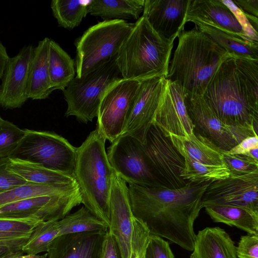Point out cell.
I'll use <instances>...</instances> for the list:
<instances>
[{"instance_id": "bcb514c9", "label": "cell", "mask_w": 258, "mask_h": 258, "mask_svg": "<svg viewBox=\"0 0 258 258\" xmlns=\"http://www.w3.org/2000/svg\"><path fill=\"white\" fill-rule=\"evenodd\" d=\"M232 1L247 15L257 18L258 0H234Z\"/></svg>"}, {"instance_id": "3957f363", "label": "cell", "mask_w": 258, "mask_h": 258, "mask_svg": "<svg viewBox=\"0 0 258 258\" xmlns=\"http://www.w3.org/2000/svg\"><path fill=\"white\" fill-rule=\"evenodd\" d=\"M178 38L165 79L177 83L185 93L203 95L219 66L233 55L196 27Z\"/></svg>"}, {"instance_id": "ab89813d", "label": "cell", "mask_w": 258, "mask_h": 258, "mask_svg": "<svg viewBox=\"0 0 258 258\" xmlns=\"http://www.w3.org/2000/svg\"><path fill=\"white\" fill-rule=\"evenodd\" d=\"M8 160L0 159V194L28 182L8 169Z\"/></svg>"}, {"instance_id": "681fc988", "label": "cell", "mask_w": 258, "mask_h": 258, "mask_svg": "<svg viewBox=\"0 0 258 258\" xmlns=\"http://www.w3.org/2000/svg\"><path fill=\"white\" fill-rule=\"evenodd\" d=\"M47 253H45L43 255H38L37 254H27L26 255H23L22 258H47Z\"/></svg>"}, {"instance_id": "7a4b0ae2", "label": "cell", "mask_w": 258, "mask_h": 258, "mask_svg": "<svg viewBox=\"0 0 258 258\" xmlns=\"http://www.w3.org/2000/svg\"><path fill=\"white\" fill-rule=\"evenodd\" d=\"M216 115L232 125L258 126V59L231 55L202 95Z\"/></svg>"}, {"instance_id": "83f0119b", "label": "cell", "mask_w": 258, "mask_h": 258, "mask_svg": "<svg viewBox=\"0 0 258 258\" xmlns=\"http://www.w3.org/2000/svg\"><path fill=\"white\" fill-rule=\"evenodd\" d=\"M48 73L52 91H63L76 77L74 60L58 44L50 39L48 58Z\"/></svg>"}, {"instance_id": "277c9868", "label": "cell", "mask_w": 258, "mask_h": 258, "mask_svg": "<svg viewBox=\"0 0 258 258\" xmlns=\"http://www.w3.org/2000/svg\"><path fill=\"white\" fill-rule=\"evenodd\" d=\"M106 140L96 128L76 148L74 176L82 204L109 227V198L115 173L108 159Z\"/></svg>"}, {"instance_id": "e575fe53", "label": "cell", "mask_w": 258, "mask_h": 258, "mask_svg": "<svg viewBox=\"0 0 258 258\" xmlns=\"http://www.w3.org/2000/svg\"><path fill=\"white\" fill-rule=\"evenodd\" d=\"M41 221L0 218V240L29 238Z\"/></svg>"}, {"instance_id": "d4e9b609", "label": "cell", "mask_w": 258, "mask_h": 258, "mask_svg": "<svg viewBox=\"0 0 258 258\" xmlns=\"http://www.w3.org/2000/svg\"><path fill=\"white\" fill-rule=\"evenodd\" d=\"M7 168L28 182L46 184H70L77 182L72 175L16 158L9 157Z\"/></svg>"}, {"instance_id": "ac0fdd59", "label": "cell", "mask_w": 258, "mask_h": 258, "mask_svg": "<svg viewBox=\"0 0 258 258\" xmlns=\"http://www.w3.org/2000/svg\"><path fill=\"white\" fill-rule=\"evenodd\" d=\"M109 208L108 231L117 244L121 258H130L134 216L127 183L116 174L111 189Z\"/></svg>"}, {"instance_id": "f1b7e54d", "label": "cell", "mask_w": 258, "mask_h": 258, "mask_svg": "<svg viewBox=\"0 0 258 258\" xmlns=\"http://www.w3.org/2000/svg\"><path fill=\"white\" fill-rule=\"evenodd\" d=\"M77 182L46 184L28 182L0 194V206L18 201L44 196H56L79 190Z\"/></svg>"}, {"instance_id": "cb8c5ba5", "label": "cell", "mask_w": 258, "mask_h": 258, "mask_svg": "<svg viewBox=\"0 0 258 258\" xmlns=\"http://www.w3.org/2000/svg\"><path fill=\"white\" fill-rule=\"evenodd\" d=\"M49 41L50 39L46 37L34 48L27 85L28 98L33 100L45 99L52 92L48 66Z\"/></svg>"}, {"instance_id": "30bf717a", "label": "cell", "mask_w": 258, "mask_h": 258, "mask_svg": "<svg viewBox=\"0 0 258 258\" xmlns=\"http://www.w3.org/2000/svg\"><path fill=\"white\" fill-rule=\"evenodd\" d=\"M106 153L115 174L126 183L160 187L151 169L145 144L133 136L121 134L111 143Z\"/></svg>"}, {"instance_id": "d6a6232c", "label": "cell", "mask_w": 258, "mask_h": 258, "mask_svg": "<svg viewBox=\"0 0 258 258\" xmlns=\"http://www.w3.org/2000/svg\"><path fill=\"white\" fill-rule=\"evenodd\" d=\"M181 155L184 158L185 165L181 176L185 180L202 183L213 182L229 177V170L225 166L205 164L186 155Z\"/></svg>"}, {"instance_id": "d590c367", "label": "cell", "mask_w": 258, "mask_h": 258, "mask_svg": "<svg viewBox=\"0 0 258 258\" xmlns=\"http://www.w3.org/2000/svg\"><path fill=\"white\" fill-rule=\"evenodd\" d=\"M22 130L0 116V159L10 157L25 135Z\"/></svg>"}, {"instance_id": "603a6c76", "label": "cell", "mask_w": 258, "mask_h": 258, "mask_svg": "<svg viewBox=\"0 0 258 258\" xmlns=\"http://www.w3.org/2000/svg\"><path fill=\"white\" fill-rule=\"evenodd\" d=\"M168 137L181 155L203 164L225 166L223 157L226 151L199 134L194 132L186 136L170 134Z\"/></svg>"}, {"instance_id": "f35d334b", "label": "cell", "mask_w": 258, "mask_h": 258, "mask_svg": "<svg viewBox=\"0 0 258 258\" xmlns=\"http://www.w3.org/2000/svg\"><path fill=\"white\" fill-rule=\"evenodd\" d=\"M145 258H174V255L168 242L151 234Z\"/></svg>"}, {"instance_id": "6da1fadb", "label": "cell", "mask_w": 258, "mask_h": 258, "mask_svg": "<svg viewBox=\"0 0 258 258\" xmlns=\"http://www.w3.org/2000/svg\"><path fill=\"white\" fill-rule=\"evenodd\" d=\"M211 182H188L177 189L128 184L134 217L143 222L150 233L192 251L196 234L194 224L201 210L203 196Z\"/></svg>"}, {"instance_id": "4fadbf2b", "label": "cell", "mask_w": 258, "mask_h": 258, "mask_svg": "<svg viewBox=\"0 0 258 258\" xmlns=\"http://www.w3.org/2000/svg\"><path fill=\"white\" fill-rule=\"evenodd\" d=\"M82 203L80 189L63 195L36 197L0 206V218L58 221Z\"/></svg>"}, {"instance_id": "ba28073f", "label": "cell", "mask_w": 258, "mask_h": 258, "mask_svg": "<svg viewBox=\"0 0 258 258\" xmlns=\"http://www.w3.org/2000/svg\"><path fill=\"white\" fill-rule=\"evenodd\" d=\"M24 130V137L10 157L74 176L76 147L55 133Z\"/></svg>"}, {"instance_id": "f546056e", "label": "cell", "mask_w": 258, "mask_h": 258, "mask_svg": "<svg viewBox=\"0 0 258 258\" xmlns=\"http://www.w3.org/2000/svg\"><path fill=\"white\" fill-rule=\"evenodd\" d=\"M231 55L258 59V43L244 40L209 26H196Z\"/></svg>"}, {"instance_id": "52a82bcc", "label": "cell", "mask_w": 258, "mask_h": 258, "mask_svg": "<svg viewBox=\"0 0 258 258\" xmlns=\"http://www.w3.org/2000/svg\"><path fill=\"white\" fill-rule=\"evenodd\" d=\"M115 57L82 78L76 76L62 91L68 105L66 117L74 116L85 123L97 117L103 95L122 78Z\"/></svg>"}, {"instance_id": "7402d4cb", "label": "cell", "mask_w": 258, "mask_h": 258, "mask_svg": "<svg viewBox=\"0 0 258 258\" xmlns=\"http://www.w3.org/2000/svg\"><path fill=\"white\" fill-rule=\"evenodd\" d=\"M190 258H237L229 234L219 227H206L196 234Z\"/></svg>"}, {"instance_id": "44dd1931", "label": "cell", "mask_w": 258, "mask_h": 258, "mask_svg": "<svg viewBox=\"0 0 258 258\" xmlns=\"http://www.w3.org/2000/svg\"><path fill=\"white\" fill-rule=\"evenodd\" d=\"M106 231H92L57 236L47 250L48 258H102Z\"/></svg>"}, {"instance_id": "ffe728a7", "label": "cell", "mask_w": 258, "mask_h": 258, "mask_svg": "<svg viewBox=\"0 0 258 258\" xmlns=\"http://www.w3.org/2000/svg\"><path fill=\"white\" fill-rule=\"evenodd\" d=\"M189 0H144L143 15L164 37L175 40L184 30Z\"/></svg>"}, {"instance_id": "8fae6325", "label": "cell", "mask_w": 258, "mask_h": 258, "mask_svg": "<svg viewBox=\"0 0 258 258\" xmlns=\"http://www.w3.org/2000/svg\"><path fill=\"white\" fill-rule=\"evenodd\" d=\"M145 147L153 175L160 187L177 189L189 181L181 176L184 159L169 137L152 124L146 137Z\"/></svg>"}, {"instance_id": "5b68a950", "label": "cell", "mask_w": 258, "mask_h": 258, "mask_svg": "<svg viewBox=\"0 0 258 258\" xmlns=\"http://www.w3.org/2000/svg\"><path fill=\"white\" fill-rule=\"evenodd\" d=\"M174 41L158 33L142 15L134 23L115 57L121 78L138 81L166 78Z\"/></svg>"}, {"instance_id": "e0dca14e", "label": "cell", "mask_w": 258, "mask_h": 258, "mask_svg": "<svg viewBox=\"0 0 258 258\" xmlns=\"http://www.w3.org/2000/svg\"><path fill=\"white\" fill-rule=\"evenodd\" d=\"M34 47H24L6 62L0 86V105L5 109L21 107L28 99L27 85Z\"/></svg>"}, {"instance_id": "7c38bea8", "label": "cell", "mask_w": 258, "mask_h": 258, "mask_svg": "<svg viewBox=\"0 0 258 258\" xmlns=\"http://www.w3.org/2000/svg\"><path fill=\"white\" fill-rule=\"evenodd\" d=\"M140 81L121 78L103 95L98 108L96 128L111 143L122 133Z\"/></svg>"}, {"instance_id": "74e56055", "label": "cell", "mask_w": 258, "mask_h": 258, "mask_svg": "<svg viewBox=\"0 0 258 258\" xmlns=\"http://www.w3.org/2000/svg\"><path fill=\"white\" fill-rule=\"evenodd\" d=\"M223 160L229 170V176L242 175L258 170V161L245 155L229 154L226 152Z\"/></svg>"}, {"instance_id": "ee69618b", "label": "cell", "mask_w": 258, "mask_h": 258, "mask_svg": "<svg viewBox=\"0 0 258 258\" xmlns=\"http://www.w3.org/2000/svg\"><path fill=\"white\" fill-rule=\"evenodd\" d=\"M256 148H258L257 135L246 138L226 152L229 154H240L248 156L249 153Z\"/></svg>"}, {"instance_id": "8d00e7d4", "label": "cell", "mask_w": 258, "mask_h": 258, "mask_svg": "<svg viewBox=\"0 0 258 258\" xmlns=\"http://www.w3.org/2000/svg\"><path fill=\"white\" fill-rule=\"evenodd\" d=\"M150 235L145 224L134 217L130 258H145Z\"/></svg>"}, {"instance_id": "5bb4252c", "label": "cell", "mask_w": 258, "mask_h": 258, "mask_svg": "<svg viewBox=\"0 0 258 258\" xmlns=\"http://www.w3.org/2000/svg\"><path fill=\"white\" fill-rule=\"evenodd\" d=\"M258 170L211 182L202 199L201 208L233 205L258 212Z\"/></svg>"}, {"instance_id": "d6986e66", "label": "cell", "mask_w": 258, "mask_h": 258, "mask_svg": "<svg viewBox=\"0 0 258 258\" xmlns=\"http://www.w3.org/2000/svg\"><path fill=\"white\" fill-rule=\"evenodd\" d=\"M189 22L196 26H211L253 42L247 37L234 15L221 0H189L185 22Z\"/></svg>"}, {"instance_id": "7bdbcfd3", "label": "cell", "mask_w": 258, "mask_h": 258, "mask_svg": "<svg viewBox=\"0 0 258 258\" xmlns=\"http://www.w3.org/2000/svg\"><path fill=\"white\" fill-rule=\"evenodd\" d=\"M28 239V237H22L0 240V258L11 253L22 250L23 246Z\"/></svg>"}, {"instance_id": "b9f144b4", "label": "cell", "mask_w": 258, "mask_h": 258, "mask_svg": "<svg viewBox=\"0 0 258 258\" xmlns=\"http://www.w3.org/2000/svg\"><path fill=\"white\" fill-rule=\"evenodd\" d=\"M236 253L237 258H258V235L247 233L241 236Z\"/></svg>"}, {"instance_id": "484cf974", "label": "cell", "mask_w": 258, "mask_h": 258, "mask_svg": "<svg viewBox=\"0 0 258 258\" xmlns=\"http://www.w3.org/2000/svg\"><path fill=\"white\" fill-rule=\"evenodd\" d=\"M204 208L214 222L224 223L248 234L258 235V212L233 205H213Z\"/></svg>"}, {"instance_id": "9c48e42d", "label": "cell", "mask_w": 258, "mask_h": 258, "mask_svg": "<svg viewBox=\"0 0 258 258\" xmlns=\"http://www.w3.org/2000/svg\"><path fill=\"white\" fill-rule=\"evenodd\" d=\"M184 103L194 125V132L225 151H229L248 137L257 135V130L253 126L232 125L223 122L202 95L185 93Z\"/></svg>"}, {"instance_id": "2e32d148", "label": "cell", "mask_w": 258, "mask_h": 258, "mask_svg": "<svg viewBox=\"0 0 258 258\" xmlns=\"http://www.w3.org/2000/svg\"><path fill=\"white\" fill-rule=\"evenodd\" d=\"M140 81L121 134L130 135L145 144L166 79L153 77Z\"/></svg>"}, {"instance_id": "c3c4849f", "label": "cell", "mask_w": 258, "mask_h": 258, "mask_svg": "<svg viewBox=\"0 0 258 258\" xmlns=\"http://www.w3.org/2000/svg\"><path fill=\"white\" fill-rule=\"evenodd\" d=\"M23 253V251L20 250L9 254L3 258H22Z\"/></svg>"}, {"instance_id": "4316f807", "label": "cell", "mask_w": 258, "mask_h": 258, "mask_svg": "<svg viewBox=\"0 0 258 258\" xmlns=\"http://www.w3.org/2000/svg\"><path fill=\"white\" fill-rule=\"evenodd\" d=\"M144 0H91L88 12L103 21L139 19L143 13Z\"/></svg>"}, {"instance_id": "4dcf8cb0", "label": "cell", "mask_w": 258, "mask_h": 258, "mask_svg": "<svg viewBox=\"0 0 258 258\" xmlns=\"http://www.w3.org/2000/svg\"><path fill=\"white\" fill-rule=\"evenodd\" d=\"M59 235L92 231H107L108 225L98 219L85 207L67 215L57 221Z\"/></svg>"}, {"instance_id": "60d3db41", "label": "cell", "mask_w": 258, "mask_h": 258, "mask_svg": "<svg viewBox=\"0 0 258 258\" xmlns=\"http://www.w3.org/2000/svg\"><path fill=\"white\" fill-rule=\"evenodd\" d=\"M233 13L247 37L252 41L258 43V32L253 28L247 16L231 0H221Z\"/></svg>"}, {"instance_id": "8992f818", "label": "cell", "mask_w": 258, "mask_h": 258, "mask_svg": "<svg viewBox=\"0 0 258 258\" xmlns=\"http://www.w3.org/2000/svg\"><path fill=\"white\" fill-rule=\"evenodd\" d=\"M134 26L124 20H105L85 31L75 43L76 76L82 78L114 58Z\"/></svg>"}, {"instance_id": "9a60e30c", "label": "cell", "mask_w": 258, "mask_h": 258, "mask_svg": "<svg viewBox=\"0 0 258 258\" xmlns=\"http://www.w3.org/2000/svg\"><path fill=\"white\" fill-rule=\"evenodd\" d=\"M185 93L176 82L166 79L152 124L167 137L170 134L186 136L194 132L184 103Z\"/></svg>"}, {"instance_id": "1f68e13d", "label": "cell", "mask_w": 258, "mask_h": 258, "mask_svg": "<svg viewBox=\"0 0 258 258\" xmlns=\"http://www.w3.org/2000/svg\"><path fill=\"white\" fill-rule=\"evenodd\" d=\"M90 1L53 0L50 7L59 27L71 30L78 26L88 14Z\"/></svg>"}, {"instance_id": "836d02e7", "label": "cell", "mask_w": 258, "mask_h": 258, "mask_svg": "<svg viewBox=\"0 0 258 258\" xmlns=\"http://www.w3.org/2000/svg\"><path fill=\"white\" fill-rule=\"evenodd\" d=\"M57 221L40 223L23 246V252L27 254H38L47 251L51 242L59 236Z\"/></svg>"}, {"instance_id": "f6af8a7d", "label": "cell", "mask_w": 258, "mask_h": 258, "mask_svg": "<svg viewBox=\"0 0 258 258\" xmlns=\"http://www.w3.org/2000/svg\"><path fill=\"white\" fill-rule=\"evenodd\" d=\"M102 258H121L117 244L108 230L104 241Z\"/></svg>"}, {"instance_id": "7dc6e473", "label": "cell", "mask_w": 258, "mask_h": 258, "mask_svg": "<svg viewBox=\"0 0 258 258\" xmlns=\"http://www.w3.org/2000/svg\"><path fill=\"white\" fill-rule=\"evenodd\" d=\"M9 58L6 47L0 41V79L2 78L4 69Z\"/></svg>"}]
</instances>
